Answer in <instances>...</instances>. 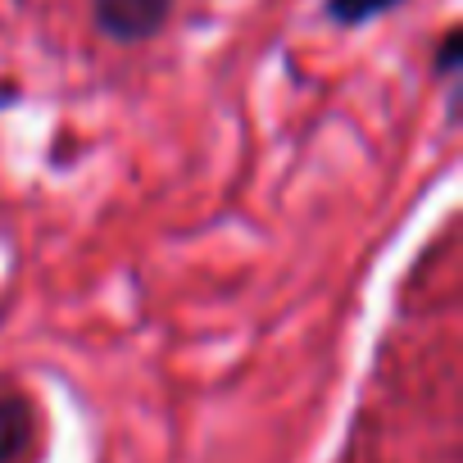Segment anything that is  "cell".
I'll use <instances>...</instances> for the list:
<instances>
[{"mask_svg":"<svg viewBox=\"0 0 463 463\" xmlns=\"http://www.w3.org/2000/svg\"><path fill=\"white\" fill-rule=\"evenodd\" d=\"M87 5H91V28L105 42L146 46L168 28L177 0H87Z\"/></svg>","mask_w":463,"mask_h":463,"instance_id":"1","label":"cell"},{"mask_svg":"<svg viewBox=\"0 0 463 463\" xmlns=\"http://www.w3.org/2000/svg\"><path fill=\"white\" fill-rule=\"evenodd\" d=\"M28 431H33V409H28V400L14 395V391H0V463H10V458L24 454Z\"/></svg>","mask_w":463,"mask_h":463,"instance_id":"2","label":"cell"},{"mask_svg":"<svg viewBox=\"0 0 463 463\" xmlns=\"http://www.w3.org/2000/svg\"><path fill=\"white\" fill-rule=\"evenodd\" d=\"M400 5H409V0H323V19L341 33H354V28H368Z\"/></svg>","mask_w":463,"mask_h":463,"instance_id":"3","label":"cell"},{"mask_svg":"<svg viewBox=\"0 0 463 463\" xmlns=\"http://www.w3.org/2000/svg\"><path fill=\"white\" fill-rule=\"evenodd\" d=\"M458 69H463V33L458 28H445L440 42H436V51H431V73L449 82V78H458Z\"/></svg>","mask_w":463,"mask_h":463,"instance_id":"4","label":"cell"}]
</instances>
